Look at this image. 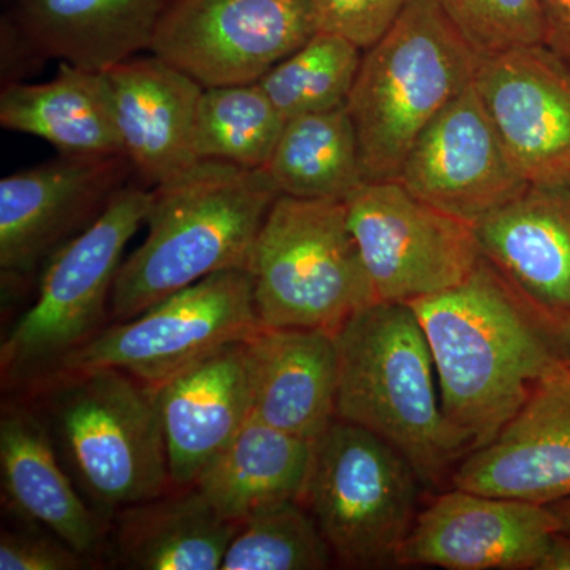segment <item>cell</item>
I'll use <instances>...</instances> for the list:
<instances>
[{
  "mask_svg": "<svg viewBox=\"0 0 570 570\" xmlns=\"http://www.w3.org/2000/svg\"><path fill=\"white\" fill-rule=\"evenodd\" d=\"M285 121L258 82L204 88L195 119L198 160L261 170L275 151Z\"/></svg>",
  "mask_w": 570,
  "mask_h": 570,
  "instance_id": "4316f807",
  "label": "cell"
},
{
  "mask_svg": "<svg viewBox=\"0 0 570 570\" xmlns=\"http://www.w3.org/2000/svg\"><path fill=\"white\" fill-rule=\"evenodd\" d=\"M88 562L63 540L32 524L9 528L0 534L2 570H80Z\"/></svg>",
  "mask_w": 570,
  "mask_h": 570,
  "instance_id": "1f68e13d",
  "label": "cell"
},
{
  "mask_svg": "<svg viewBox=\"0 0 570 570\" xmlns=\"http://www.w3.org/2000/svg\"><path fill=\"white\" fill-rule=\"evenodd\" d=\"M40 381L37 414L82 498L108 524L121 510L170 491L156 390L118 370Z\"/></svg>",
  "mask_w": 570,
  "mask_h": 570,
  "instance_id": "277c9868",
  "label": "cell"
},
{
  "mask_svg": "<svg viewBox=\"0 0 570 570\" xmlns=\"http://www.w3.org/2000/svg\"><path fill=\"white\" fill-rule=\"evenodd\" d=\"M538 570H570V534L561 531L554 534Z\"/></svg>",
  "mask_w": 570,
  "mask_h": 570,
  "instance_id": "836d02e7",
  "label": "cell"
},
{
  "mask_svg": "<svg viewBox=\"0 0 570 570\" xmlns=\"http://www.w3.org/2000/svg\"><path fill=\"white\" fill-rule=\"evenodd\" d=\"M318 29L341 33L362 50L381 39L415 0H313Z\"/></svg>",
  "mask_w": 570,
  "mask_h": 570,
  "instance_id": "4dcf8cb0",
  "label": "cell"
},
{
  "mask_svg": "<svg viewBox=\"0 0 570 570\" xmlns=\"http://www.w3.org/2000/svg\"><path fill=\"white\" fill-rule=\"evenodd\" d=\"M245 348L249 417L318 441L336 419L335 335L326 330L262 326Z\"/></svg>",
  "mask_w": 570,
  "mask_h": 570,
  "instance_id": "44dd1931",
  "label": "cell"
},
{
  "mask_svg": "<svg viewBox=\"0 0 570 570\" xmlns=\"http://www.w3.org/2000/svg\"><path fill=\"white\" fill-rule=\"evenodd\" d=\"M450 487L540 505L570 499V363L540 379L497 436L461 460Z\"/></svg>",
  "mask_w": 570,
  "mask_h": 570,
  "instance_id": "2e32d148",
  "label": "cell"
},
{
  "mask_svg": "<svg viewBox=\"0 0 570 570\" xmlns=\"http://www.w3.org/2000/svg\"><path fill=\"white\" fill-rule=\"evenodd\" d=\"M245 343L216 348L154 389L174 489L194 487L249 420Z\"/></svg>",
  "mask_w": 570,
  "mask_h": 570,
  "instance_id": "ac0fdd59",
  "label": "cell"
},
{
  "mask_svg": "<svg viewBox=\"0 0 570 570\" xmlns=\"http://www.w3.org/2000/svg\"><path fill=\"white\" fill-rule=\"evenodd\" d=\"M135 179L127 156H62L0 181L2 281L36 275Z\"/></svg>",
  "mask_w": 570,
  "mask_h": 570,
  "instance_id": "7c38bea8",
  "label": "cell"
},
{
  "mask_svg": "<svg viewBox=\"0 0 570 570\" xmlns=\"http://www.w3.org/2000/svg\"><path fill=\"white\" fill-rule=\"evenodd\" d=\"M445 17L480 58L546 45L542 0H438Z\"/></svg>",
  "mask_w": 570,
  "mask_h": 570,
  "instance_id": "f546056e",
  "label": "cell"
},
{
  "mask_svg": "<svg viewBox=\"0 0 570 570\" xmlns=\"http://www.w3.org/2000/svg\"><path fill=\"white\" fill-rule=\"evenodd\" d=\"M174 0H11L10 22L37 55L105 71L151 48Z\"/></svg>",
  "mask_w": 570,
  "mask_h": 570,
  "instance_id": "7402d4cb",
  "label": "cell"
},
{
  "mask_svg": "<svg viewBox=\"0 0 570 570\" xmlns=\"http://www.w3.org/2000/svg\"><path fill=\"white\" fill-rule=\"evenodd\" d=\"M549 508L557 513L558 520H560L561 523V532L570 534V499L557 502V504H551Z\"/></svg>",
  "mask_w": 570,
  "mask_h": 570,
  "instance_id": "e575fe53",
  "label": "cell"
},
{
  "mask_svg": "<svg viewBox=\"0 0 570 570\" xmlns=\"http://www.w3.org/2000/svg\"><path fill=\"white\" fill-rule=\"evenodd\" d=\"M145 242L122 261L110 322L227 269H249L266 214L279 197L264 168L200 160L154 187Z\"/></svg>",
  "mask_w": 570,
  "mask_h": 570,
  "instance_id": "7a4b0ae2",
  "label": "cell"
},
{
  "mask_svg": "<svg viewBox=\"0 0 570 570\" xmlns=\"http://www.w3.org/2000/svg\"><path fill=\"white\" fill-rule=\"evenodd\" d=\"M474 227L483 257L543 313L570 326V184H528Z\"/></svg>",
  "mask_w": 570,
  "mask_h": 570,
  "instance_id": "d6986e66",
  "label": "cell"
},
{
  "mask_svg": "<svg viewBox=\"0 0 570 570\" xmlns=\"http://www.w3.org/2000/svg\"><path fill=\"white\" fill-rule=\"evenodd\" d=\"M0 474L3 499L18 520L51 532L91 562L102 553L107 521L75 485L43 420L21 404L2 407Z\"/></svg>",
  "mask_w": 570,
  "mask_h": 570,
  "instance_id": "ffe728a7",
  "label": "cell"
},
{
  "mask_svg": "<svg viewBox=\"0 0 570 570\" xmlns=\"http://www.w3.org/2000/svg\"><path fill=\"white\" fill-rule=\"evenodd\" d=\"M336 419L384 439L420 482L441 489L471 452L442 409L425 332L406 303L374 302L335 333Z\"/></svg>",
  "mask_w": 570,
  "mask_h": 570,
  "instance_id": "3957f363",
  "label": "cell"
},
{
  "mask_svg": "<svg viewBox=\"0 0 570 570\" xmlns=\"http://www.w3.org/2000/svg\"><path fill=\"white\" fill-rule=\"evenodd\" d=\"M314 453L316 442L249 417L194 487L220 517L242 523L281 502L305 504Z\"/></svg>",
  "mask_w": 570,
  "mask_h": 570,
  "instance_id": "d4e9b609",
  "label": "cell"
},
{
  "mask_svg": "<svg viewBox=\"0 0 570 570\" xmlns=\"http://www.w3.org/2000/svg\"><path fill=\"white\" fill-rule=\"evenodd\" d=\"M335 562L332 550L303 502L258 510L239 523L223 570H322Z\"/></svg>",
  "mask_w": 570,
  "mask_h": 570,
  "instance_id": "f1b7e54d",
  "label": "cell"
},
{
  "mask_svg": "<svg viewBox=\"0 0 570 570\" xmlns=\"http://www.w3.org/2000/svg\"><path fill=\"white\" fill-rule=\"evenodd\" d=\"M0 124L50 142L62 156L124 154L105 71L61 62L51 80L3 85Z\"/></svg>",
  "mask_w": 570,
  "mask_h": 570,
  "instance_id": "603a6c76",
  "label": "cell"
},
{
  "mask_svg": "<svg viewBox=\"0 0 570 570\" xmlns=\"http://www.w3.org/2000/svg\"><path fill=\"white\" fill-rule=\"evenodd\" d=\"M344 202L377 302L409 305L441 294L482 262L474 225L425 204L396 179L362 183Z\"/></svg>",
  "mask_w": 570,
  "mask_h": 570,
  "instance_id": "30bf717a",
  "label": "cell"
},
{
  "mask_svg": "<svg viewBox=\"0 0 570 570\" xmlns=\"http://www.w3.org/2000/svg\"><path fill=\"white\" fill-rule=\"evenodd\" d=\"M363 50L341 33L317 31L258 81L284 121L347 104Z\"/></svg>",
  "mask_w": 570,
  "mask_h": 570,
  "instance_id": "83f0119b",
  "label": "cell"
},
{
  "mask_svg": "<svg viewBox=\"0 0 570 570\" xmlns=\"http://www.w3.org/2000/svg\"><path fill=\"white\" fill-rule=\"evenodd\" d=\"M153 190L137 179L116 195L107 212L41 269L39 294L0 348L2 377L43 379L66 356L102 332L127 243L146 223Z\"/></svg>",
  "mask_w": 570,
  "mask_h": 570,
  "instance_id": "52a82bcc",
  "label": "cell"
},
{
  "mask_svg": "<svg viewBox=\"0 0 570 570\" xmlns=\"http://www.w3.org/2000/svg\"><path fill=\"white\" fill-rule=\"evenodd\" d=\"M425 332L442 409L471 450L489 444L540 379L570 363V326L482 258L456 287L409 303Z\"/></svg>",
  "mask_w": 570,
  "mask_h": 570,
  "instance_id": "6da1fadb",
  "label": "cell"
},
{
  "mask_svg": "<svg viewBox=\"0 0 570 570\" xmlns=\"http://www.w3.org/2000/svg\"><path fill=\"white\" fill-rule=\"evenodd\" d=\"M264 170L279 195L346 200L366 181L358 137L346 105L285 121Z\"/></svg>",
  "mask_w": 570,
  "mask_h": 570,
  "instance_id": "484cf974",
  "label": "cell"
},
{
  "mask_svg": "<svg viewBox=\"0 0 570 570\" xmlns=\"http://www.w3.org/2000/svg\"><path fill=\"white\" fill-rule=\"evenodd\" d=\"M249 273L266 328L335 333L377 302L343 200L279 195L255 242Z\"/></svg>",
  "mask_w": 570,
  "mask_h": 570,
  "instance_id": "8992f818",
  "label": "cell"
},
{
  "mask_svg": "<svg viewBox=\"0 0 570 570\" xmlns=\"http://www.w3.org/2000/svg\"><path fill=\"white\" fill-rule=\"evenodd\" d=\"M546 45L570 62V0H542Z\"/></svg>",
  "mask_w": 570,
  "mask_h": 570,
  "instance_id": "d6a6232c",
  "label": "cell"
},
{
  "mask_svg": "<svg viewBox=\"0 0 570 570\" xmlns=\"http://www.w3.org/2000/svg\"><path fill=\"white\" fill-rule=\"evenodd\" d=\"M317 31L313 0H174L149 52L202 88L253 85Z\"/></svg>",
  "mask_w": 570,
  "mask_h": 570,
  "instance_id": "8fae6325",
  "label": "cell"
},
{
  "mask_svg": "<svg viewBox=\"0 0 570 570\" xmlns=\"http://www.w3.org/2000/svg\"><path fill=\"white\" fill-rule=\"evenodd\" d=\"M560 531L549 505L452 487L417 513L397 566L538 570Z\"/></svg>",
  "mask_w": 570,
  "mask_h": 570,
  "instance_id": "9a60e30c",
  "label": "cell"
},
{
  "mask_svg": "<svg viewBox=\"0 0 570 570\" xmlns=\"http://www.w3.org/2000/svg\"><path fill=\"white\" fill-rule=\"evenodd\" d=\"M480 99L528 184H570V62L547 45L480 61Z\"/></svg>",
  "mask_w": 570,
  "mask_h": 570,
  "instance_id": "5bb4252c",
  "label": "cell"
},
{
  "mask_svg": "<svg viewBox=\"0 0 570 570\" xmlns=\"http://www.w3.org/2000/svg\"><path fill=\"white\" fill-rule=\"evenodd\" d=\"M124 154L148 189L200 163L195 119L204 88L164 59L134 56L105 70Z\"/></svg>",
  "mask_w": 570,
  "mask_h": 570,
  "instance_id": "e0dca14e",
  "label": "cell"
},
{
  "mask_svg": "<svg viewBox=\"0 0 570 570\" xmlns=\"http://www.w3.org/2000/svg\"><path fill=\"white\" fill-rule=\"evenodd\" d=\"M261 328L253 275L249 269H227L129 321L105 326L51 374L118 370L156 389L216 348L249 340Z\"/></svg>",
  "mask_w": 570,
  "mask_h": 570,
  "instance_id": "9c48e42d",
  "label": "cell"
},
{
  "mask_svg": "<svg viewBox=\"0 0 570 570\" xmlns=\"http://www.w3.org/2000/svg\"><path fill=\"white\" fill-rule=\"evenodd\" d=\"M482 58L438 0H415L363 50L346 108L366 181L396 179L428 124L475 80Z\"/></svg>",
  "mask_w": 570,
  "mask_h": 570,
  "instance_id": "5b68a950",
  "label": "cell"
},
{
  "mask_svg": "<svg viewBox=\"0 0 570 570\" xmlns=\"http://www.w3.org/2000/svg\"><path fill=\"white\" fill-rule=\"evenodd\" d=\"M396 181L425 204L472 225L528 186L474 82L428 124Z\"/></svg>",
  "mask_w": 570,
  "mask_h": 570,
  "instance_id": "4fadbf2b",
  "label": "cell"
},
{
  "mask_svg": "<svg viewBox=\"0 0 570 570\" xmlns=\"http://www.w3.org/2000/svg\"><path fill=\"white\" fill-rule=\"evenodd\" d=\"M110 524L116 561L134 570H219L239 527L195 487L130 505Z\"/></svg>",
  "mask_w": 570,
  "mask_h": 570,
  "instance_id": "cb8c5ba5",
  "label": "cell"
},
{
  "mask_svg": "<svg viewBox=\"0 0 570 570\" xmlns=\"http://www.w3.org/2000/svg\"><path fill=\"white\" fill-rule=\"evenodd\" d=\"M419 485L389 442L335 419L316 441L305 505L341 568L387 569L417 519Z\"/></svg>",
  "mask_w": 570,
  "mask_h": 570,
  "instance_id": "ba28073f",
  "label": "cell"
}]
</instances>
